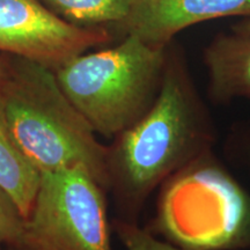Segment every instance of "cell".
<instances>
[{
    "mask_svg": "<svg viewBox=\"0 0 250 250\" xmlns=\"http://www.w3.org/2000/svg\"><path fill=\"white\" fill-rule=\"evenodd\" d=\"M11 62L12 59L9 56H0V88L7 80L9 71H11Z\"/></svg>",
    "mask_w": 250,
    "mask_h": 250,
    "instance_id": "obj_13",
    "label": "cell"
},
{
    "mask_svg": "<svg viewBox=\"0 0 250 250\" xmlns=\"http://www.w3.org/2000/svg\"><path fill=\"white\" fill-rule=\"evenodd\" d=\"M59 17L83 27H120L133 0H41Z\"/></svg>",
    "mask_w": 250,
    "mask_h": 250,
    "instance_id": "obj_10",
    "label": "cell"
},
{
    "mask_svg": "<svg viewBox=\"0 0 250 250\" xmlns=\"http://www.w3.org/2000/svg\"><path fill=\"white\" fill-rule=\"evenodd\" d=\"M227 17H250V0H133L122 22L125 35L153 45L170 40L193 24Z\"/></svg>",
    "mask_w": 250,
    "mask_h": 250,
    "instance_id": "obj_7",
    "label": "cell"
},
{
    "mask_svg": "<svg viewBox=\"0 0 250 250\" xmlns=\"http://www.w3.org/2000/svg\"><path fill=\"white\" fill-rule=\"evenodd\" d=\"M103 27L59 17L41 0H0V52L56 70L94 46L107 44Z\"/></svg>",
    "mask_w": 250,
    "mask_h": 250,
    "instance_id": "obj_6",
    "label": "cell"
},
{
    "mask_svg": "<svg viewBox=\"0 0 250 250\" xmlns=\"http://www.w3.org/2000/svg\"><path fill=\"white\" fill-rule=\"evenodd\" d=\"M204 61L214 98L250 99V35L220 34L206 46Z\"/></svg>",
    "mask_w": 250,
    "mask_h": 250,
    "instance_id": "obj_8",
    "label": "cell"
},
{
    "mask_svg": "<svg viewBox=\"0 0 250 250\" xmlns=\"http://www.w3.org/2000/svg\"><path fill=\"white\" fill-rule=\"evenodd\" d=\"M115 230L126 250H189L159 241L151 233L126 221H116Z\"/></svg>",
    "mask_w": 250,
    "mask_h": 250,
    "instance_id": "obj_12",
    "label": "cell"
},
{
    "mask_svg": "<svg viewBox=\"0 0 250 250\" xmlns=\"http://www.w3.org/2000/svg\"><path fill=\"white\" fill-rule=\"evenodd\" d=\"M166 46L134 35L81 54L54 71L62 93L96 133L117 137L146 114L164 78Z\"/></svg>",
    "mask_w": 250,
    "mask_h": 250,
    "instance_id": "obj_3",
    "label": "cell"
},
{
    "mask_svg": "<svg viewBox=\"0 0 250 250\" xmlns=\"http://www.w3.org/2000/svg\"><path fill=\"white\" fill-rule=\"evenodd\" d=\"M103 188L83 167L41 174L22 250H111Z\"/></svg>",
    "mask_w": 250,
    "mask_h": 250,
    "instance_id": "obj_5",
    "label": "cell"
},
{
    "mask_svg": "<svg viewBox=\"0 0 250 250\" xmlns=\"http://www.w3.org/2000/svg\"><path fill=\"white\" fill-rule=\"evenodd\" d=\"M233 31H236V33L240 34H245V35H250V17L245 18V20L234 24Z\"/></svg>",
    "mask_w": 250,
    "mask_h": 250,
    "instance_id": "obj_14",
    "label": "cell"
},
{
    "mask_svg": "<svg viewBox=\"0 0 250 250\" xmlns=\"http://www.w3.org/2000/svg\"><path fill=\"white\" fill-rule=\"evenodd\" d=\"M26 219L20 208L0 188V245L6 243L20 248Z\"/></svg>",
    "mask_w": 250,
    "mask_h": 250,
    "instance_id": "obj_11",
    "label": "cell"
},
{
    "mask_svg": "<svg viewBox=\"0 0 250 250\" xmlns=\"http://www.w3.org/2000/svg\"><path fill=\"white\" fill-rule=\"evenodd\" d=\"M155 228L189 250L250 246V199L233 177L204 155L173 175L159 203Z\"/></svg>",
    "mask_w": 250,
    "mask_h": 250,
    "instance_id": "obj_4",
    "label": "cell"
},
{
    "mask_svg": "<svg viewBox=\"0 0 250 250\" xmlns=\"http://www.w3.org/2000/svg\"><path fill=\"white\" fill-rule=\"evenodd\" d=\"M211 142V124L183 68L176 59L167 61L151 108L109 148L110 186L127 201L139 203L159 183L204 155Z\"/></svg>",
    "mask_w": 250,
    "mask_h": 250,
    "instance_id": "obj_1",
    "label": "cell"
},
{
    "mask_svg": "<svg viewBox=\"0 0 250 250\" xmlns=\"http://www.w3.org/2000/svg\"><path fill=\"white\" fill-rule=\"evenodd\" d=\"M11 59L0 92L9 127L28 160L41 174L83 167L104 189L110 187L109 148L62 93L54 70Z\"/></svg>",
    "mask_w": 250,
    "mask_h": 250,
    "instance_id": "obj_2",
    "label": "cell"
},
{
    "mask_svg": "<svg viewBox=\"0 0 250 250\" xmlns=\"http://www.w3.org/2000/svg\"><path fill=\"white\" fill-rule=\"evenodd\" d=\"M40 182L41 173L14 139L0 92V188L15 202L24 219L33 208Z\"/></svg>",
    "mask_w": 250,
    "mask_h": 250,
    "instance_id": "obj_9",
    "label": "cell"
}]
</instances>
